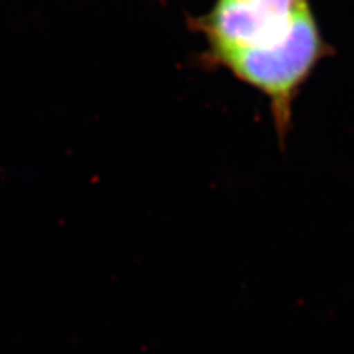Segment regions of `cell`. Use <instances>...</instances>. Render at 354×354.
<instances>
[{
    "label": "cell",
    "mask_w": 354,
    "mask_h": 354,
    "mask_svg": "<svg viewBox=\"0 0 354 354\" xmlns=\"http://www.w3.org/2000/svg\"><path fill=\"white\" fill-rule=\"evenodd\" d=\"M326 50L315 17L308 12L279 44L232 53L217 64L269 97L276 133L285 140L295 96Z\"/></svg>",
    "instance_id": "obj_1"
},
{
    "label": "cell",
    "mask_w": 354,
    "mask_h": 354,
    "mask_svg": "<svg viewBox=\"0 0 354 354\" xmlns=\"http://www.w3.org/2000/svg\"><path fill=\"white\" fill-rule=\"evenodd\" d=\"M310 10L308 0H216L198 21L218 62L232 53L268 49L291 35Z\"/></svg>",
    "instance_id": "obj_2"
}]
</instances>
